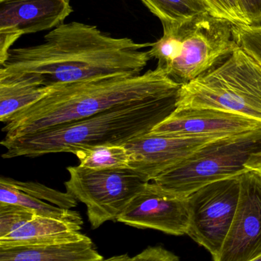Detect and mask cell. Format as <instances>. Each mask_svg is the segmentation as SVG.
Here are the masks:
<instances>
[{"label": "cell", "mask_w": 261, "mask_h": 261, "mask_svg": "<svg viewBox=\"0 0 261 261\" xmlns=\"http://www.w3.org/2000/svg\"><path fill=\"white\" fill-rule=\"evenodd\" d=\"M66 192L87 207L91 228L116 221L130 201L149 182L131 168L96 170L68 167Z\"/></svg>", "instance_id": "52a82bcc"}, {"label": "cell", "mask_w": 261, "mask_h": 261, "mask_svg": "<svg viewBox=\"0 0 261 261\" xmlns=\"http://www.w3.org/2000/svg\"><path fill=\"white\" fill-rule=\"evenodd\" d=\"M177 94L151 100L115 106L105 111L44 132L4 139V159L36 158L49 153H72L95 146L126 144L148 134L176 109Z\"/></svg>", "instance_id": "3957f363"}, {"label": "cell", "mask_w": 261, "mask_h": 261, "mask_svg": "<svg viewBox=\"0 0 261 261\" xmlns=\"http://www.w3.org/2000/svg\"><path fill=\"white\" fill-rule=\"evenodd\" d=\"M90 238L76 242L50 245L0 248V261H101Z\"/></svg>", "instance_id": "9a60e30c"}, {"label": "cell", "mask_w": 261, "mask_h": 261, "mask_svg": "<svg viewBox=\"0 0 261 261\" xmlns=\"http://www.w3.org/2000/svg\"><path fill=\"white\" fill-rule=\"evenodd\" d=\"M176 109H208L261 122V65L241 47L179 91Z\"/></svg>", "instance_id": "277c9868"}, {"label": "cell", "mask_w": 261, "mask_h": 261, "mask_svg": "<svg viewBox=\"0 0 261 261\" xmlns=\"http://www.w3.org/2000/svg\"><path fill=\"white\" fill-rule=\"evenodd\" d=\"M245 166L248 170H252L261 176V150L254 153Z\"/></svg>", "instance_id": "484cf974"}, {"label": "cell", "mask_w": 261, "mask_h": 261, "mask_svg": "<svg viewBox=\"0 0 261 261\" xmlns=\"http://www.w3.org/2000/svg\"><path fill=\"white\" fill-rule=\"evenodd\" d=\"M133 228L157 230L165 234H187L189 225L188 197L147 182L116 219Z\"/></svg>", "instance_id": "9c48e42d"}, {"label": "cell", "mask_w": 261, "mask_h": 261, "mask_svg": "<svg viewBox=\"0 0 261 261\" xmlns=\"http://www.w3.org/2000/svg\"><path fill=\"white\" fill-rule=\"evenodd\" d=\"M182 85L156 67L136 76H108L51 87L41 100L18 112L3 128L14 139L72 123L115 106L179 93Z\"/></svg>", "instance_id": "7a4b0ae2"}, {"label": "cell", "mask_w": 261, "mask_h": 261, "mask_svg": "<svg viewBox=\"0 0 261 261\" xmlns=\"http://www.w3.org/2000/svg\"><path fill=\"white\" fill-rule=\"evenodd\" d=\"M233 26L208 12L184 22L162 24L174 40L173 58L165 73L182 86L219 67L239 48Z\"/></svg>", "instance_id": "5b68a950"}, {"label": "cell", "mask_w": 261, "mask_h": 261, "mask_svg": "<svg viewBox=\"0 0 261 261\" xmlns=\"http://www.w3.org/2000/svg\"><path fill=\"white\" fill-rule=\"evenodd\" d=\"M261 129V122L245 116L208 109H176L149 133L173 137L236 135Z\"/></svg>", "instance_id": "7c38bea8"}, {"label": "cell", "mask_w": 261, "mask_h": 261, "mask_svg": "<svg viewBox=\"0 0 261 261\" xmlns=\"http://www.w3.org/2000/svg\"><path fill=\"white\" fill-rule=\"evenodd\" d=\"M51 87L24 81H0V121L6 123L18 112L41 100Z\"/></svg>", "instance_id": "2e32d148"}, {"label": "cell", "mask_w": 261, "mask_h": 261, "mask_svg": "<svg viewBox=\"0 0 261 261\" xmlns=\"http://www.w3.org/2000/svg\"><path fill=\"white\" fill-rule=\"evenodd\" d=\"M1 180L13 186L15 188L40 200L49 202L59 208L70 210L78 205V201L67 192L58 191L39 182L32 181L15 180L10 178L1 177Z\"/></svg>", "instance_id": "ffe728a7"}, {"label": "cell", "mask_w": 261, "mask_h": 261, "mask_svg": "<svg viewBox=\"0 0 261 261\" xmlns=\"http://www.w3.org/2000/svg\"><path fill=\"white\" fill-rule=\"evenodd\" d=\"M153 43L113 38L98 27L72 21L51 30L42 43L11 49L0 81L53 87L108 76H136L150 61Z\"/></svg>", "instance_id": "6da1fadb"}, {"label": "cell", "mask_w": 261, "mask_h": 261, "mask_svg": "<svg viewBox=\"0 0 261 261\" xmlns=\"http://www.w3.org/2000/svg\"><path fill=\"white\" fill-rule=\"evenodd\" d=\"M229 136L233 135L188 138L146 134L125 144L132 158L129 168L133 169L150 182L205 146Z\"/></svg>", "instance_id": "8fae6325"}, {"label": "cell", "mask_w": 261, "mask_h": 261, "mask_svg": "<svg viewBox=\"0 0 261 261\" xmlns=\"http://www.w3.org/2000/svg\"><path fill=\"white\" fill-rule=\"evenodd\" d=\"M79 166L90 170L129 168L132 158L125 144H106L84 148L75 153Z\"/></svg>", "instance_id": "ac0fdd59"}, {"label": "cell", "mask_w": 261, "mask_h": 261, "mask_svg": "<svg viewBox=\"0 0 261 261\" xmlns=\"http://www.w3.org/2000/svg\"><path fill=\"white\" fill-rule=\"evenodd\" d=\"M241 176L205 186L188 197L187 236L215 259L222 250L234 221L240 196Z\"/></svg>", "instance_id": "ba28073f"}, {"label": "cell", "mask_w": 261, "mask_h": 261, "mask_svg": "<svg viewBox=\"0 0 261 261\" xmlns=\"http://www.w3.org/2000/svg\"><path fill=\"white\" fill-rule=\"evenodd\" d=\"M0 203L12 204L29 208L36 216L58 219L75 225H83V219L78 212L59 208L33 197L13 186L0 179Z\"/></svg>", "instance_id": "e0dca14e"}, {"label": "cell", "mask_w": 261, "mask_h": 261, "mask_svg": "<svg viewBox=\"0 0 261 261\" xmlns=\"http://www.w3.org/2000/svg\"><path fill=\"white\" fill-rule=\"evenodd\" d=\"M199 1H200V2H201V3H203V4H204L203 0H199ZM204 5H205V4H204Z\"/></svg>", "instance_id": "f1b7e54d"}, {"label": "cell", "mask_w": 261, "mask_h": 261, "mask_svg": "<svg viewBox=\"0 0 261 261\" xmlns=\"http://www.w3.org/2000/svg\"><path fill=\"white\" fill-rule=\"evenodd\" d=\"M36 215L29 208L12 204L0 203V239Z\"/></svg>", "instance_id": "603a6c76"}, {"label": "cell", "mask_w": 261, "mask_h": 261, "mask_svg": "<svg viewBox=\"0 0 261 261\" xmlns=\"http://www.w3.org/2000/svg\"><path fill=\"white\" fill-rule=\"evenodd\" d=\"M82 226L50 218L35 216L16 229L0 239V248L50 245L76 242L87 236Z\"/></svg>", "instance_id": "5bb4252c"}, {"label": "cell", "mask_w": 261, "mask_h": 261, "mask_svg": "<svg viewBox=\"0 0 261 261\" xmlns=\"http://www.w3.org/2000/svg\"><path fill=\"white\" fill-rule=\"evenodd\" d=\"M260 150L261 129L227 137L205 146L153 182L188 197L205 186L248 171L245 164Z\"/></svg>", "instance_id": "8992f818"}, {"label": "cell", "mask_w": 261, "mask_h": 261, "mask_svg": "<svg viewBox=\"0 0 261 261\" xmlns=\"http://www.w3.org/2000/svg\"><path fill=\"white\" fill-rule=\"evenodd\" d=\"M162 24L181 23L208 12L199 0H140Z\"/></svg>", "instance_id": "d6986e66"}, {"label": "cell", "mask_w": 261, "mask_h": 261, "mask_svg": "<svg viewBox=\"0 0 261 261\" xmlns=\"http://www.w3.org/2000/svg\"><path fill=\"white\" fill-rule=\"evenodd\" d=\"M242 12L251 24H261V0H239Z\"/></svg>", "instance_id": "d4e9b609"}, {"label": "cell", "mask_w": 261, "mask_h": 261, "mask_svg": "<svg viewBox=\"0 0 261 261\" xmlns=\"http://www.w3.org/2000/svg\"><path fill=\"white\" fill-rule=\"evenodd\" d=\"M251 261H261V257H258V258L254 259V260Z\"/></svg>", "instance_id": "83f0119b"}, {"label": "cell", "mask_w": 261, "mask_h": 261, "mask_svg": "<svg viewBox=\"0 0 261 261\" xmlns=\"http://www.w3.org/2000/svg\"><path fill=\"white\" fill-rule=\"evenodd\" d=\"M208 12L216 18L229 21L234 25H250L239 0H203Z\"/></svg>", "instance_id": "7402d4cb"}, {"label": "cell", "mask_w": 261, "mask_h": 261, "mask_svg": "<svg viewBox=\"0 0 261 261\" xmlns=\"http://www.w3.org/2000/svg\"><path fill=\"white\" fill-rule=\"evenodd\" d=\"M261 257V176L252 170L241 176L234 221L214 261H251Z\"/></svg>", "instance_id": "30bf717a"}, {"label": "cell", "mask_w": 261, "mask_h": 261, "mask_svg": "<svg viewBox=\"0 0 261 261\" xmlns=\"http://www.w3.org/2000/svg\"><path fill=\"white\" fill-rule=\"evenodd\" d=\"M131 257L127 254H121V255L113 256V257L104 258L101 261H130Z\"/></svg>", "instance_id": "4316f807"}, {"label": "cell", "mask_w": 261, "mask_h": 261, "mask_svg": "<svg viewBox=\"0 0 261 261\" xmlns=\"http://www.w3.org/2000/svg\"><path fill=\"white\" fill-rule=\"evenodd\" d=\"M233 34L239 47L261 65V24L234 25Z\"/></svg>", "instance_id": "44dd1931"}, {"label": "cell", "mask_w": 261, "mask_h": 261, "mask_svg": "<svg viewBox=\"0 0 261 261\" xmlns=\"http://www.w3.org/2000/svg\"><path fill=\"white\" fill-rule=\"evenodd\" d=\"M73 12L70 0H0V33L21 37L55 29Z\"/></svg>", "instance_id": "4fadbf2b"}, {"label": "cell", "mask_w": 261, "mask_h": 261, "mask_svg": "<svg viewBox=\"0 0 261 261\" xmlns=\"http://www.w3.org/2000/svg\"><path fill=\"white\" fill-rule=\"evenodd\" d=\"M130 261H181L179 257L162 246L148 247L131 257Z\"/></svg>", "instance_id": "cb8c5ba5"}]
</instances>
